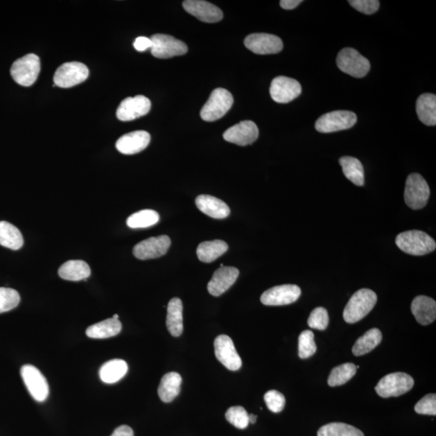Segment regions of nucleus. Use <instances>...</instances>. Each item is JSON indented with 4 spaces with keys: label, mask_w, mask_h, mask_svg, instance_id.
I'll list each match as a JSON object with an SVG mask.
<instances>
[{
    "label": "nucleus",
    "mask_w": 436,
    "mask_h": 436,
    "mask_svg": "<svg viewBox=\"0 0 436 436\" xmlns=\"http://www.w3.org/2000/svg\"><path fill=\"white\" fill-rule=\"evenodd\" d=\"M396 245L406 254L421 256L435 251V240L421 230H409L401 233L396 238Z\"/></svg>",
    "instance_id": "nucleus-1"
},
{
    "label": "nucleus",
    "mask_w": 436,
    "mask_h": 436,
    "mask_svg": "<svg viewBox=\"0 0 436 436\" xmlns=\"http://www.w3.org/2000/svg\"><path fill=\"white\" fill-rule=\"evenodd\" d=\"M377 302L376 294L369 288H362L351 297L344 311L347 323H356L363 320L374 308Z\"/></svg>",
    "instance_id": "nucleus-2"
},
{
    "label": "nucleus",
    "mask_w": 436,
    "mask_h": 436,
    "mask_svg": "<svg viewBox=\"0 0 436 436\" xmlns=\"http://www.w3.org/2000/svg\"><path fill=\"white\" fill-rule=\"evenodd\" d=\"M41 71L40 58L34 53L19 58L11 68V75L15 82L23 87H30L37 80Z\"/></svg>",
    "instance_id": "nucleus-3"
},
{
    "label": "nucleus",
    "mask_w": 436,
    "mask_h": 436,
    "mask_svg": "<svg viewBox=\"0 0 436 436\" xmlns=\"http://www.w3.org/2000/svg\"><path fill=\"white\" fill-rule=\"evenodd\" d=\"M413 377L405 372H394L381 378L376 385L375 390L381 398L403 395L413 388Z\"/></svg>",
    "instance_id": "nucleus-4"
},
{
    "label": "nucleus",
    "mask_w": 436,
    "mask_h": 436,
    "mask_svg": "<svg viewBox=\"0 0 436 436\" xmlns=\"http://www.w3.org/2000/svg\"><path fill=\"white\" fill-rule=\"evenodd\" d=\"M234 97L224 88H217L210 95L207 104L200 111V116L205 121H215L222 119L232 109Z\"/></svg>",
    "instance_id": "nucleus-5"
},
{
    "label": "nucleus",
    "mask_w": 436,
    "mask_h": 436,
    "mask_svg": "<svg viewBox=\"0 0 436 436\" xmlns=\"http://www.w3.org/2000/svg\"><path fill=\"white\" fill-rule=\"evenodd\" d=\"M427 181L418 173L410 174L406 181L405 202L410 209L418 210L427 205L430 198Z\"/></svg>",
    "instance_id": "nucleus-6"
},
{
    "label": "nucleus",
    "mask_w": 436,
    "mask_h": 436,
    "mask_svg": "<svg viewBox=\"0 0 436 436\" xmlns=\"http://www.w3.org/2000/svg\"><path fill=\"white\" fill-rule=\"evenodd\" d=\"M357 122V116L350 111H334L328 112L318 119L315 129L320 133L329 134L352 128Z\"/></svg>",
    "instance_id": "nucleus-7"
},
{
    "label": "nucleus",
    "mask_w": 436,
    "mask_h": 436,
    "mask_svg": "<svg viewBox=\"0 0 436 436\" xmlns=\"http://www.w3.org/2000/svg\"><path fill=\"white\" fill-rule=\"evenodd\" d=\"M338 67L347 75L363 78L370 71V62L365 57L352 48H345L336 58Z\"/></svg>",
    "instance_id": "nucleus-8"
},
{
    "label": "nucleus",
    "mask_w": 436,
    "mask_h": 436,
    "mask_svg": "<svg viewBox=\"0 0 436 436\" xmlns=\"http://www.w3.org/2000/svg\"><path fill=\"white\" fill-rule=\"evenodd\" d=\"M89 76V70L83 63L78 62H66L58 68L53 76L55 85L69 88L80 85Z\"/></svg>",
    "instance_id": "nucleus-9"
},
{
    "label": "nucleus",
    "mask_w": 436,
    "mask_h": 436,
    "mask_svg": "<svg viewBox=\"0 0 436 436\" xmlns=\"http://www.w3.org/2000/svg\"><path fill=\"white\" fill-rule=\"evenodd\" d=\"M150 40L152 55L160 60L184 55L188 52V46L184 42L166 34H155Z\"/></svg>",
    "instance_id": "nucleus-10"
},
{
    "label": "nucleus",
    "mask_w": 436,
    "mask_h": 436,
    "mask_svg": "<svg viewBox=\"0 0 436 436\" xmlns=\"http://www.w3.org/2000/svg\"><path fill=\"white\" fill-rule=\"evenodd\" d=\"M21 374L29 394L37 401H46L49 396L48 382L46 377L35 366L26 365L21 367Z\"/></svg>",
    "instance_id": "nucleus-11"
},
{
    "label": "nucleus",
    "mask_w": 436,
    "mask_h": 436,
    "mask_svg": "<svg viewBox=\"0 0 436 436\" xmlns=\"http://www.w3.org/2000/svg\"><path fill=\"white\" fill-rule=\"evenodd\" d=\"M244 45L256 55H274L283 50L280 37L268 33H253L245 39Z\"/></svg>",
    "instance_id": "nucleus-12"
},
{
    "label": "nucleus",
    "mask_w": 436,
    "mask_h": 436,
    "mask_svg": "<svg viewBox=\"0 0 436 436\" xmlns=\"http://www.w3.org/2000/svg\"><path fill=\"white\" fill-rule=\"evenodd\" d=\"M302 93L300 82L293 78L278 76L272 81L270 95L279 104H287L295 100Z\"/></svg>",
    "instance_id": "nucleus-13"
},
{
    "label": "nucleus",
    "mask_w": 436,
    "mask_h": 436,
    "mask_svg": "<svg viewBox=\"0 0 436 436\" xmlns=\"http://www.w3.org/2000/svg\"><path fill=\"white\" fill-rule=\"evenodd\" d=\"M215 356L227 369L237 371L242 367V359L239 356L234 342L228 335H220L214 341Z\"/></svg>",
    "instance_id": "nucleus-14"
},
{
    "label": "nucleus",
    "mask_w": 436,
    "mask_h": 436,
    "mask_svg": "<svg viewBox=\"0 0 436 436\" xmlns=\"http://www.w3.org/2000/svg\"><path fill=\"white\" fill-rule=\"evenodd\" d=\"M171 243V238L166 235L151 237L137 244L133 253L137 259L141 261L159 258L168 252Z\"/></svg>",
    "instance_id": "nucleus-15"
},
{
    "label": "nucleus",
    "mask_w": 436,
    "mask_h": 436,
    "mask_svg": "<svg viewBox=\"0 0 436 436\" xmlns=\"http://www.w3.org/2000/svg\"><path fill=\"white\" fill-rule=\"evenodd\" d=\"M301 294V288L297 286H279L269 288L264 292L262 294L261 301L265 306H286L297 301Z\"/></svg>",
    "instance_id": "nucleus-16"
},
{
    "label": "nucleus",
    "mask_w": 436,
    "mask_h": 436,
    "mask_svg": "<svg viewBox=\"0 0 436 436\" xmlns=\"http://www.w3.org/2000/svg\"><path fill=\"white\" fill-rule=\"evenodd\" d=\"M151 103L144 96L126 98L117 109L116 116L121 121H130L148 114Z\"/></svg>",
    "instance_id": "nucleus-17"
},
{
    "label": "nucleus",
    "mask_w": 436,
    "mask_h": 436,
    "mask_svg": "<svg viewBox=\"0 0 436 436\" xmlns=\"http://www.w3.org/2000/svg\"><path fill=\"white\" fill-rule=\"evenodd\" d=\"M259 137V129L256 123L252 121H243L240 123L230 127L223 134V138L238 146H246L254 143Z\"/></svg>",
    "instance_id": "nucleus-18"
},
{
    "label": "nucleus",
    "mask_w": 436,
    "mask_h": 436,
    "mask_svg": "<svg viewBox=\"0 0 436 436\" xmlns=\"http://www.w3.org/2000/svg\"><path fill=\"white\" fill-rule=\"evenodd\" d=\"M186 12L205 23H217L222 21L223 13L222 10L203 0H186L183 3Z\"/></svg>",
    "instance_id": "nucleus-19"
},
{
    "label": "nucleus",
    "mask_w": 436,
    "mask_h": 436,
    "mask_svg": "<svg viewBox=\"0 0 436 436\" xmlns=\"http://www.w3.org/2000/svg\"><path fill=\"white\" fill-rule=\"evenodd\" d=\"M239 275L238 269L224 266L218 269L208 284V291L214 297H219L232 287Z\"/></svg>",
    "instance_id": "nucleus-20"
},
{
    "label": "nucleus",
    "mask_w": 436,
    "mask_h": 436,
    "mask_svg": "<svg viewBox=\"0 0 436 436\" xmlns=\"http://www.w3.org/2000/svg\"><path fill=\"white\" fill-rule=\"evenodd\" d=\"M150 135L146 131L139 130L126 134L117 140V150L124 155H134L144 150L150 144Z\"/></svg>",
    "instance_id": "nucleus-21"
},
{
    "label": "nucleus",
    "mask_w": 436,
    "mask_h": 436,
    "mask_svg": "<svg viewBox=\"0 0 436 436\" xmlns=\"http://www.w3.org/2000/svg\"><path fill=\"white\" fill-rule=\"evenodd\" d=\"M411 311L419 324L429 325L436 318V302L429 297H416L411 304Z\"/></svg>",
    "instance_id": "nucleus-22"
},
{
    "label": "nucleus",
    "mask_w": 436,
    "mask_h": 436,
    "mask_svg": "<svg viewBox=\"0 0 436 436\" xmlns=\"http://www.w3.org/2000/svg\"><path fill=\"white\" fill-rule=\"evenodd\" d=\"M197 207L209 217L215 219H224L230 213V209L222 200L209 195H200L195 199Z\"/></svg>",
    "instance_id": "nucleus-23"
},
{
    "label": "nucleus",
    "mask_w": 436,
    "mask_h": 436,
    "mask_svg": "<svg viewBox=\"0 0 436 436\" xmlns=\"http://www.w3.org/2000/svg\"><path fill=\"white\" fill-rule=\"evenodd\" d=\"M166 327L170 334L174 337L182 335L184 331L183 303L178 297L171 299L168 303Z\"/></svg>",
    "instance_id": "nucleus-24"
},
{
    "label": "nucleus",
    "mask_w": 436,
    "mask_h": 436,
    "mask_svg": "<svg viewBox=\"0 0 436 436\" xmlns=\"http://www.w3.org/2000/svg\"><path fill=\"white\" fill-rule=\"evenodd\" d=\"M419 119L426 125H436V96L430 93L421 95L416 102Z\"/></svg>",
    "instance_id": "nucleus-25"
},
{
    "label": "nucleus",
    "mask_w": 436,
    "mask_h": 436,
    "mask_svg": "<svg viewBox=\"0 0 436 436\" xmlns=\"http://www.w3.org/2000/svg\"><path fill=\"white\" fill-rule=\"evenodd\" d=\"M58 275L63 280L80 281L90 277L91 268L85 261H69L63 263L58 269Z\"/></svg>",
    "instance_id": "nucleus-26"
},
{
    "label": "nucleus",
    "mask_w": 436,
    "mask_h": 436,
    "mask_svg": "<svg viewBox=\"0 0 436 436\" xmlns=\"http://www.w3.org/2000/svg\"><path fill=\"white\" fill-rule=\"evenodd\" d=\"M182 383V377L177 372H168L162 378L158 393L159 398L164 403H171L180 392V386Z\"/></svg>",
    "instance_id": "nucleus-27"
},
{
    "label": "nucleus",
    "mask_w": 436,
    "mask_h": 436,
    "mask_svg": "<svg viewBox=\"0 0 436 436\" xmlns=\"http://www.w3.org/2000/svg\"><path fill=\"white\" fill-rule=\"evenodd\" d=\"M129 367L123 360L115 359L106 362L100 369V377L106 384H114L126 375Z\"/></svg>",
    "instance_id": "nucleus-28"
},
{
    "label": "nucleus",
    "mask_w": 436,
    "mask_h": 436,
    "mask_svg": "<svg viewBox=\"0 0 436 436\" xmlns=\"http://www.w3.org/2000/svg\"><path fill=\"white\" fill-rule=\"evenodd\" d=\"M122 325L119 320L109 318L87 328L86 334L91 339H107L119 334Z\"/></svg>",
    "instance_id": "nucleus-29"
},
{
    "label": "nucleus",
    "mask_w": 436,
    "mask_h": 436,
    "mask_svg": "<svg viewBox=\"0 0 436 436\" xmlns=\"http://www.w3.org/2000/svg\"><path fill=\"white\" fill-rule=\"evenodd\" d=\"M228 248V244L223 240L203 242L198 247V257L202 262L212 263L227 252Z\"/></svg>",
    "instance_id": "nucleus-30"
},
{
    "label": "nucleus",
    "mask_w": 436,
    "mask_h": 436,
    "mask_svg": "<svg viewBox=\"0 0 436 436\" xmlns=\"http://www.w3.org/2000/svg\"><path fill=\"white\" fill-rule=\"evenodd\" d=\"M340 164L342 166V173L346 178L356 186H364L365 184V171L363 165L359 159L354 157H342L340 159Z\"/></svg>",
    "instance_id": "nucleus-31"
},
{
    "label": "nucleus",
    "mask_w": 436,
    "mask_h": 436,
    "mask_svg": "<svg viewBox=\"0 0 436 436\" xmlns=\"http://www.w3.org/2000/svg\"><path fill=\"white\" fill-rule=\"evenodd\" d=\"M0 245L17 251L23 247V235L15 225L2 220L0 222Z\"/></svg>",
    "instance_id": "nucleus-32"
},
{
    "label": "nucleus",
    "mask_w": 436,
    "mask_h": 436,
    "mask_svg": "<svg viewBox=\"0 0 436 436\" xmlns=\"http://www.w3.org/2000/svg\"><path fill=\"white\" fill-rule=\"evenodd\" d=\"M381 331L377 329V328H372V329L367 331L363 336L357 340L354 349H352V352L356 356L369 354L381 344Z\"/></svg>",
    "instance_id": "nucleus-33"
},
{
    "label": "nucleus",
    "mask_w": 436,
    "mask_h": 436,
    "mask_svg": "<svg viewBox=\"0 0 436 436\" xmlns=\"http://www.w3.org/2000/svg\"><path fill=\"white\" fill-rule=\"evenodd\" d=\"M159 214L152 209H144L132 214L127 219V225L132 229L148 228L159 222Z\"/></svg>",
    "instance_id": "nucleus-34"
},
{
    "label": "nucleus",
    "mask_w": 436,
    "mask_h": 436,
    "mask_svg": "<svg viewBox=\"0 0 436 436\" xmlns=\"http://www.w3.org/2000/svg\"><path fill=\"white\" fill-rule=\"evenodd\" d=\"M317 436H365L360 430L342 423H332L322 426Z\"/></svg>",
    "instance_id": "nucleus-35"
},
{
    "label": "nucleus",
    "mask_w": 436,
    "mask_h": 436,
    "mask_svg": "<svg viewBox=\"0 0 436 436\" xmlns=\"http://www.w3.org/2000/svg\"><path fill=\"white\" fill-rule=\"evenodd\" d=\"M356 366L352 363H346L334 367L328 378V385L335 387L346 384L356 375Z\"/></svg>",
    "instance_id": "nucleus-36"
},
{
    "label": "nucleus",
    "mask_w": 436,
    "mask_h": 436,
    "mask_svg": "<svg viewBox=\"0 0 436 436\" xmlns=\"http://www.w3.org/2000/svg\"><path fill=\"white\" fill-rule=\"evenodd\" d=\"M317 346L315 335L311 331H305L299 336L298 355L301 359H308L315 354Z\"/></svg>",
    "instance_id": "nucleus-37"
},
{
    "label": "nucleus",
    "mask_w": 436,
    "mask_h": 436,
    "mask_svg": "<svg viewBox=\"0 0 436 436\" xmlns=\"http://www.w3.org/2000/svg\"><path fill=\"white\" fill-rule=\"evenodd\" d=\"M225 419L238 429H245L249 425V415L243 406H233L225 413Z\"/></svg>",
    "instance_id": "nucleus-38"
},
{
    "label": "nucleus",
    "mask_w": 436,
    "mask_h": 436,
    "mask_svg": "<svg viewBox=\"0 0 436 436\" xmlns=\"http://www.w3.org/2000/svg\"><path fill=\"white\" fill-rule=\"evenodd\" d=\"M21 301L17 290L9 288H0V313L8 312L16 308Z\"/></svg>",
    "instance_id": "nucleus-39"
},
{
    "label": "nucleus",
    "mask_w": 436,
    "mask_h": 436,
    "mask_svg": "<svg viewBox=\"0 0 436 436\" xmlns=\"http://www.w3.org/2000/svg\"><path fill=\"white\" fill-rule=\"evenodd\" d=\"M329 324V315L325 308L317 307L311 313L308 325L313 329L324 331Z\"/></svg>",
    "instance_id": "nucleus-40"
},
{
    "label": "nucleus",
    "mask_w": 436,
    "mask_h": 436,
    "mask_svg": "<svg viewBox=\"0 0 436 436\" xmlns=\"http://www.w3.org/2000/svg\"><path fill=\"white\" fill-rule=\"evenodd\" d=\"M268 408L273 413H280L285 408L286 398L280 392L270 390L264 395Z\"/></svg>",
    "instance_id": "nucleus-41"
},
{
    "label": "nucleus",
    "mask_w": 436,
    "mask_h": 436,
    "mask_svg": "<svg viewBox=\"0 0 436 436\" xmlns=\"http://www.w3.org/2000/svg\"><path fill=\"white\" fill-rule=\"evenodd\" d=\"M415 410L419 415H436V395H426L415 405Z\"/></svg>",
    "instance_id": "nucleus-42"
},
{
    "label": "nucleus",
    "mask_w": 436,
    "mask_h": 436,
    "mask_svg": "<svg viewBox=\"0 0 436 436\" xmlns=\"http://www.w3.org/2000/svg\"><path fill=\"white\" fill-rule=\"evenodd\" d=\"M351 6L360 12L371 15L378 11L380 2L378 0H350Z\"/></svg>",
    "instance_id": "nucleus-43"
},
{
    "label": "nucleus",
    "mask_w": 436,
    "mask_h": 436,
    "mask_svg": "<svg viewBox=\"0 0 436 436\" xmlns=\"http://www.w3.org/2000/svg\"><path fill=\"white\" fill-rule=\"evenodd\" d=\"M134 46L137 51L139 52H144L147 50H150L152 47V42L150 38L145 37H139L136 39Z\"/></svg>",
    "instance_id": "nucleus-44"
},
{
    "label": "nucleus",
    "mask_w": 436,
    "mask_h": 436,
    "mask_svg": "<svg viewBox=\"0 0 436 436\" xmlns=\"http://www.w3.org/2000/svg\"><path fill=\"white\" fill-rule=\"evenodd\" d=\"M111 436H134V430L129 426L122 425L117 428Z\"/></svg>",
    "instance_id": "nucleus-45"
},
{
    "label": "nucleus",
    "mask_w": 436,
    "mask_h": 436,
    "mask_svg": "<svg viewBox=\"0 0 436 436\" xmlns=\"http://www.w3.org/2000/svg\"><path fill=\"white\" fill-rule=\"evenodd\" d=\"M302 3V0H281L280 4L284 9L292 10L296 8Z\"/></svg>",
    "instance_id": "nucleus-46"
},
{
    "label": "nucleus",
    "mask_w": 436,
    "mask_h": 436,
    "mask_svg": "<svg viewBox=\"0 0 436 436\" xmlns=\"http://www.w3.org/2000/svg\"><path fill=\"white\" fill-rule=\"evenodd\" d=\"M257 420V416L253 414L249 415V423L252 424H256Z\"/></svg>",
    "instance_id": "nucleus-47"
},
{
    "label": "nucleus",
    "mask_w": 436,
    "mask_h": 436,
    "mask_svg": "<svg viewBox=\"0 0 436 436\" xmlns=\"http://www.w3.org/2000/svg\"><path fill=\"white\" fill-rule=\"evenodd\" d=\"M119 317L117 315H114V317H112V318H114V320H119Z\"/></svg>",
    "instance_id": "nucleus-48"
}]
</instances>
